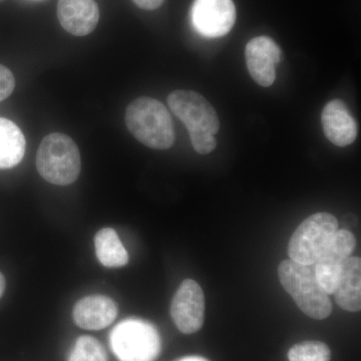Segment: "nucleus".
<instances>
[{"instance_id":"nucleus-1","label":"nucleus","mask_w":361,"mask_h":361,"mask_svg":"<svg viewBox=\"0 0 361 361\" xmlns=\"http://www.w3.org/2000/svg\"><path fill=\"white\" fill-rule=\"evenodd\" d=\"M125 121L135 139L149 148L167 149L174 144L172 118L166 106L155 99H135L128 106Z\"/></svg>"},{"instance_id":"nucleus-12","label":"nucleus","mask_w":361,"mask_h":361,"mask_svg":"<svg viewBox=\"0 0 361 361\" xmlns=\"http://www.w3.org/2000/svg\"><path fill=\"white\" fill-rule=\"evenodd\" d=\"M58 18L66 32L85 37L97 27L99 9L94 0H59Z\"/></svg>"},{"instance_id":"nucleus-18","label":"nucleus","mask_w":361,"mask_h":361,"mask_svg":"<svg viewBox=\"0 0 361 361\" xmlns=\"http://www.w3.org/2000/svg\"><path fill=\"white\" fill-rule=\"evenodd\" d=\"M289 361H330L331 351L322 341H303L292 346L288 353Z\"/></svg>"},{"instance_id":"nucleus-14","label":"nucleus","mask_w":361,"mask_h":361,"mask_svg":"<svg viewBox=\"0 0 361 361\" xmlns=\"http://www.w3.org/2000/svg\"><path fill=\"white\" fill-rule=\"evenodd\" d=\"M337 305L349 312L361 310V259L349 256L342 265L334 292Z\"/></svg>"},{"instance_id":"nucleus-23","label":"nucleus","mask_w":361,"mask_h":361,"mask_svg":"<svg viewBox=\"0 0 361 361\" xmlns=\"http://www.w3.org/2000/svg\"><path fill=\"white\" fill-rule=\"evenodd\" d=\"M179 361H208L203 357H199V356H191V357H185Z\"/></svg>"},{"instance_id":"nucleus-11","label":"nucleus","mask_w":361,"mask_h":361,"mask_svg":"<svg viewBox=\"0 0 361 361\" xmlns=\"http://www.w3.org/2000/svg\"><path fill=\"white\" fill-rule=\"evenodd\" d=\"M322 123L325 137L337 147L349 146L357 137V123L341 99H332L324 106Z\"/></svg>"},{"instance_id":"nucleus-13","label":"nucleus","mask_w":361,"mask_h":361,"mask_svg":"<svg viewBox=\"0 0 361 361\" xmlns=\"http://www.w3.org/2000/svg\"><path fill=\"white\" fill-rule=\"evenodd\" d=\"M118 316V305L110 297L90 295L78 300L73 307L75 324L82 329L101 330L110 326Z\"/></svg>"},{"instance_id":"nucleus-21","label":"nucleus","mask_w":361,"mask_h":361,"mask_svg":"<svg viewBox=\"0 0 361 361\" xmlns=\"http://www.w3.org/2000/svg\"><path fill=\"white\" fill-rule=\"evenodd\" d=\"M140 8L146 9V11H154L159 8L164 4L165 0H133Z\"/></svg>"},{"instance_id":"nucleus-15","label":"nucleus","mask_w":361,"mask_h":361,"mask_svg":"<svg viewBox=\"0 0 361 361\" xmlns=\"http://www.w3.org/2000/svg\"><path fill=\"white\" fill-rule=\"evenodd\" d=\"M25 153V139L20 128L11 120L0 118V169L16 167Z\"/></svg>"},{"instance_id":"nucleus-8","label":"nucleus","mask_w":361,"mask_h":361,"mask_svg":"<svg viewBox=\"0 0 361 361\" xmlns=\"http://www.w3.org/2000/svg\"><path fill=\"white\" fill-rule=\"evenodd\" d=\"M171 316L182 334L199 331L205 318V296L200 285L186 279L176 291L171 303Z\"/></svg>"},{"instance_id":"nucleus-7","label":"nucleus","mask_w":361,"mask_h":361,"mask_svg":"<svg viewBox=\"0 0 361 361\" xmlns=\"http://www.w3.org/2000/svg\"><path fill=\"white\" fill-rule=\"evenodd\" d=\"M356 239L348 230H337L313 264L316 278L327 294H334L344 261L351 256Z\"/></svg>"},{"instance_id":"nucleus-9","label":"nucleus","mask_w":361,"mask_h":361,"mask_svg":"<svg viewBox=\"0 0 361 361\" xmlns=\"http://www.w3.org/2000/svg\"><path fill=\"white\" fill-rule=\"evenodd\" d=\"M192 20L197 32L207 37H224L236 21L232 0H195Z\"/></svg>"},{"instance_id":"nucleus-16","label":"nucleus","mask_w":361,"mask_h":361,"mask_svg":"<svg viewBox=\"0 0 361 361\" xmlns=\"http://www.w3.org/2000/svg\"><path fill=\"white\" fill-rule=\"evenodd\" d=\"M97 257L108 268H121L129 262V255L115 230L104 228L94 237Z\"/></svg>"},{"instance_id":"nucleus-2","label":"nucleus","mask_w":361,"mask_h":361,"mask_svg":"<svg viewBox=\"0 0 361 361\" xmlns=\"http://www.w3.org/2000/svg\"><path fill=\"white\" fill-rule=\"evenodd\" d=\"M280 283L304 314L316 320L329 317L332 303L316 278L313 266L284 260L278 266Z\"/></svg>"},{"instance_id":"nucleus-6","label":"nucleus","mask_w":361,"mask_h":361,"mask_svg":"<svg viewBox=\"0 0 361 361\" xmlns=\"http://www.w3.org/2000/svg\"><path fill=\"white\" fill-rule=\"evenodd\" d=\"M173 114L186 126L189 134L204 132L216 135L220 122L215 109L200 94L192 90H175L168 97Z\"/></svg>"},{"instance_id":"nucleus-5","label":"nucleus","mask_w":361,"mask_h":361,"mask_svg":"<svg viewBox=\"0 0 361 361\" xmlns=\"http://www.w3.org/2000/svg\"><path fill=\"white\" fill-rule=\"evenodd\" d=\"M338 230V221L329 213H316L306 218L291 236L288 245L290 260L313 266Z\"/></svg>"},{"instance_id":"nucleus-20","label":"nucleus","mask_w":361,"mask_h":361,"mask_svg":"<svg viewBox=\"0 0 361 361\" xmlns=\"http://www.w3.org/2000/svg\"><path fill=\"white\" fill-rule=\"evenodd\" d=\"M16 87V80L13 73L6 66L0 65V102L4 101Z\"/></svg>"},{"instance_id":"nucleus-10","label":"nucleus","mask_w":361,"mask_h":361,"mask_svg":"<svg viewBox=\"0 0 361 361\" xmlns=\"http://www.w3.org/2000/svg\"><path fill=\"white\" fill-rule=\"evenodd\" d=\"M247 68L252 78L261 87H268L276 78V66L281 49L271 37H254L246 45Z\"/></svg>"},{"instance_id":"nucleus-3","label":"nucleus","mask_w":361,"mask_h":361,"mask_svg":"<svg viewBox=\"0 0 361 361\" xmlns=\"http://www.w3.org/2000/svg\"><path fill=\"white\" fill-rule=\"evenodd\" d=\"M37 168L39 175L51 184L59 186L73 184L82 169L77 144L61 133L47 135L37 151Z\"/></svg>"},{"instance_id":"nucleus-17","label":"nucleus","mask_w":361,"mask_h":361,"mask_svg":"<svg viewBox=\"0 0 361 361\" xmlns=\"http://www.w3.org/2000/svg\"><path fill=\"white\" fill-rule=\"evenodd\" d=\"M68 361H108V355L101 342L94 337L85 336L78 337Z\"/></svg>"},{"instance_id":"nucleus-19","label":"nucleus","mask_w":361,"mask_h":361,"mask_svg":"<svg viewBox=\"0 0 361 361\" xmlns=\"http://www.w3.org/2000/svg\"><path fill=\"white\" fill-rule=\"evenodd\" d=\"M189 135L195 151L200 155H208V154L212 153L217 147L215 137L209 133L198 132Z\"/></svg>"},{"instance_id":"nucleus-4","label":"nucleus","mask_w":361,"mask_h":361,"mask_svg":"<svg viewBox=\"0 0 361 361\" xmlns=\"http://www.w3.org/2000/svg\"><path fill=\"white\" fill-rule=\"evenodd\" d=\"M111 346L120 361H155L161 351V338L151 323L127 319L111 334Z\"/></svg>"},{"instance_id":"nucleus-22","label":"nucleus","mask_w":361,"mask_h":361,"mask_svg":"<svg viewBox=\"0 0 361 361\" xmlns=\"http://www.w3.org/2000/svg\"><path fill=\"white\" fill-rule=\"evenodd\" d=\"M6 278H4V274L0 272V298L4 295V290H6Z\"/></svg>"}]
</instances>
